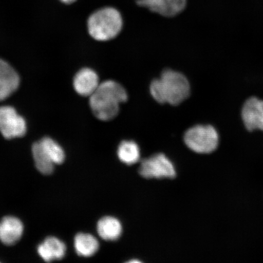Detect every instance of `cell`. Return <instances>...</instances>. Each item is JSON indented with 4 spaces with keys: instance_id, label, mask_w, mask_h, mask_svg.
I'll list each match as a JSON object with an SVG mask.
<instances>
[{
    "instance_id": "cell-1",
    "label": "cell",
    "mask_w": 263,
    "mask_h": 263,
    "mask_svg": "<svg viewBox=\"0 0 263 263\" xmlns=\"http://www.w3.org/2000/svg\"><path fill=\"white\" fill-rule=\"evenodd\" d=\"M127 93L116 81L102 82L90 97V106L95 116L101 121H110L119 113L120 104L126 102Z\"/></svg>"
},
{
    "instance_id": "cell-2",
    "label": "cell",
    "mask_w": 263,
    "mask_h": 263,
    "mask_svg": "<svg viewBox=\"0 0 263 263\" xmlns=\"http://www.w3.org/2000/svg\"><path fill=\"white\" fill-rule=\"evenodd\" d=\"M190 85L183 74L167 69L150 85L151 96L160 104L178 106L190 95Z\"/></svg>"
},
{
    "instance_id": "cell-3",
    "label": "cell",
    "mask_w": 263,
    "mask_h": 263,
    "mask_svg": "<svg viewBox=\"0 0 263 263\" xmlns=\"http://www.w3.org/2000/svg\"><path fill=\"white\" fill-rule=\"evenodd\" d=\"M123 25L122 16L118 10L104 8L90 15L88 21V29L95 40L107 41L120 34Z\"/></svg>"
},
{
    "instance_id": "cell-4",
    "label": "cell",
    "mask_w": 263,
    "mask_h": 263,
    "mask_svg": "<svg viewBox=\"0 0 263 263\" xmlns=\"http://www.w3.org/2000/svg\"><path fill=\"white\" fill-rule=\"evenodd\" d=\"M186 145L194 152L209 154L216 150L219 143L217 131L210 125H197L190 128L184 136Z\"/></svg>"
},
{
    "instance_id": "cell-5",
    "label": "cell",
    "mask_w": 263,
    "mask_h": 263,
    "mask_svg": "<svg viewBox=\"0 0 263 263\" xmlns=\"http://www.w3.org/2000/svg\"><path fill=\"white\" fill-rule=\"evenodd\" d=\"M140 175L146 179H173L176 173L173 164L163 154H158L141 162Z\"/></svg>"
},
{
    "instance_id": "cell-6",
    "label": "cell",
    "mask_w": 263,
    "mask_h": 263,
    "mask_svg": "<svg viewBox=\"0 0 263 263\" xmlns=\"http://www.w3.org/2000/svg\"><path fill=\"white\" fill-rule=\"evenodd\" d=\"M0 133L6 139L25 136L26 133V121L16 112L14 107H0Z\"/></svg>"
},
{
    "instance_id": "cell-7",
    "label": "cell",
    "mask_w": 263,
    "mask_h": 263,
    "mask_svg": "<svg viewBox=\"0 0 263 263\" xmlns=\"http://www.w3.org/2000/svg\"><path fill=\"white\" fill-rule=\"evenodd\" d=\"M137 4L166 17H172L182 12L186 0H137Z\"/></svg>"
},
{
    "instance_id": "cell-8",
    "label": "cell",
    "mask_w": 263,
    "mask_h": 263,
    "mask_svg": "<svg viewBox=\"0 0 263 263\" xmlns=\"http://www.w3.org/2000/svg\"><path fill=\"white\" fill-rule=\"evenodd\" d=\"M242 118L248 130H263V101L250 98L243 106Z\"/></svg>"
},
{
    "instance_id": "cell-9",
    "label": "cell",
    "mask_w": 263,
    "mask_h": 263,
    "mask_svg": "<svg viewBox=\"0 0 263 263\" xmlns=\"http://www.w3.org/2000/svg\"><path fill=\"white\" fill-rule=\"evenodd\" d=\"M20 84V78L8 62L0 59V101L14 93Z\"/></svg>"
},
{
    "instance_id": "cell-10",
    "label": "cell",
    "mask_w": 263,
    "mask_h": 263,
    "mask_svg": "<svg viewBox=\"0 0 263 263\" xmlns=\"http://www.w3.org/2000/svg\"><path fill=\"white\" fill-rule=\"evenodd\" d=\"M24 233V225L14 216H6L0 222V241L3 244L12 246L16 244Z\"/></svg>"
},
{
    "instance_id": "cell-11",
    "label": "cell",
    "mask_w": 263,
    "mask_h": 263,
    "mask_svg": "<svg viewBox=\"0 0 263 263\" xmlns=\"http://www.w3.org/2000/svg\"><path fill=\"white\" fill-rule=\"evenodd\" d=\"M100 84L96 72L88 68L82 69L78 72L73 80L74 90L83 97H90Z\"/></svg>"
},
{
    "instance_id": "cell-12",
    "label": "cell",
    "mask_w": 263,
    "mask_h": 263,
    "mask_svg": "<svg viewBox=\"0 0 263 263\" xmlns=\"http://www.w3.org/2000/svg\"><path fill=\"white\" fill-rule=\"evenodd\" d=\"M37 251L45 261L51 262L64 257L66 246L60 239L51 236L39 246Z\"/></svg>"
},
{
    "instance_id": "cell-13",
    "label": "cell",
    "mask_w": 263,
    "mask_h": 263,
    "mask_svg": "<svg viewBox=\"0 0 263 263\" xmlns=\"http://www.w3.org/2000/svg\"><path fill=\"white\" fill-rule=\"evenodd\" d=\"M122 230V226L119 220L114 217H104L98 223V234L106 241H115L119 238Z\"/></svg>"
},
{
    "instance_id": "cell-14",
    "label": "cell",
    "mask_w": 263,
    "mask_h": 263,
    "mask_svg": "<svg viewBox=\"0 0 263 263\" xmlns=\"http://www.w3.org/2000/svg\"><path fill=\"white\" fill-rule=\"evenodd\" d=\"M74 248L78 255L90 257L98 251L99 242L96 238L87 233H78L74 238Z\"/></svg>"
},
{
    "instance_id": "cell-15",
    "label": "cell",
    "mask_w": 263,
    "mask_h": 263,
    "mask_svg": "<svg viewBox=\"0 0 263 263\" xmlns=\"http://www.w3.org/2000/svg\"><path fill=\"white\" fill-rule=\"evenodd\" d=\"M32 153L35 166L39 172L45 175H49L53 172L55 164L45 152L40 141L33 144Z\"/></svg>"
},
{
    "instance_id": "cell-16",
    "label": "cell",
    "mask_w": 263,
    "mask_h": 263,
    "mask_svg": "<svg viewBox=\"0 0 263 263\" xmlns=\"http://www.w3.org/2000/svg\"><path fill=\"white\" fill-rule=\"evenodd\" d=\"M118 156L121 162L128 165L136 163L140 157L139 147L134 141H123L118 147Z\"/></svg>"
},
{
    "instance_id": "cell-17",
    "label": "cell",
    "mask_w": 263,
    "mask_h": 263,
    "mask_svg": "<svg viewBox=\"0 0 263 263\" xmlns=\"http://www.w3.org/2000/svg\"><path fill=\"white\" fill-rule=\"evenodd\" d=\"M40 141L45 152L54 164H61L65 160L64 151L59 144L49 137H45Z\"/></svg>"
},
{
    "instance_id": "cell-18",
    "label": "cell",
    "mask_w": 263,
    "mask_h": 263,
    "mask_svg": "<svg viewBox=\"0 0 263 263\" xmlns=\"http://www.w3.org/2000/svg\"><path fill=\"white\" fill-rule=\"evenodd\" d=\"M61 2L66 3V4H71L77 1V0H61Z\"/></svg>"
}]
</instances>
